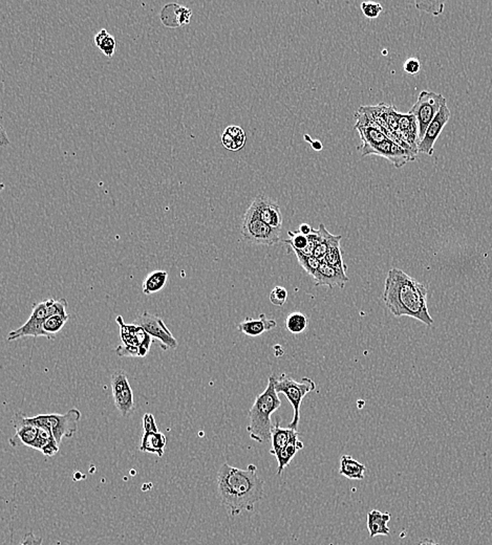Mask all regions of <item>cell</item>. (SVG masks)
Instances as JSON below:
<instances>
[{"label": "cell", "mask_w": 492, "mask_h": 545, "mask_svg": "<svg viewBox=\"0 0 492 545\" xmlns=\"http://www.w3.org/2000/svg\"><path fill=\"white\" fill-rule=\"evenodd\" d=\"M428 288L400 269H391L384 282L382 300L397 318L410 317L432 326L434 319L427 306Z\"/></svg>", "instance_id": "6da1fadb"}, {"label": "cell", "mask_w": 492, "mask_h": 545, "mask_svg": "<svg viewBox=\"0 0 492 545\" xmlns=\"http://www.w3.org/2000/svg\"><path fill=\"white\" fill-rule=\"evenodd\" d=\"M264 485L255 465L242 470L225 463L218 470V496L231 517L242 512H252L255 503L264 499Z\"/></svg>", "instance_id": "7a4b0ae2"}, {"label": "cell", "mask_w": 492, "mask_h": 545, "mask_svg": "<svg viewBox=\"0 0 492 545\" xmlns=\"http://www.w3.org/2000/svg\"><path fill=\"white\" fill-rule=\"evenodd\" d=\"M274 374L270 376L264 391L257 395L249 411V422L247 431L252 441L262 444L271 441L272 435V421L271 415L281 408V400L275 389Z\"/></svg>", "instance_id": "3957f363"}, {"label": "cell", "mask_w": 492, "mask_h": 545, "mask_svg": "<svg viewBox=\"0 0 492 545\" xmlns=\"http://www.w3.org/2000/svg\"><path fill=\"white\" fill-rule=\"evenodd\" d=\"M81 420V412L76 408L69 409L65 415L50 413L39 415L34 417H28V421L41 428L51 431L52 437L59 446L65 437H72L78 430V422Z\"/></svg>", "instance_id": "277c9868"}, {"label": "cell", "mask_w": 492, "mask_h": 545, "mask_svg": "<svg viewBox=\"0 0 492 545\" xmlns=\"http://www.w3.org/2000/svg\"><path fill=\"white\" fill-rule=\"evenodd\" d=\"M316 384L310 378H303L301 382L293 380L286 373L281 374L275 381V389L277 393H283L289 402L291 403L294 411L292 422L289 424L288 428L298 429L299 420H301V406L303 398L308 393L315 391Z\"/></svg>", "instance_id": "5b68a950"}, {"label": "cell", "mask_w": 492, "mask_h": 545, "mask_svg": "<svg viewBox=\"0 0 492 545\" xmlns=\"http://www.w3.org/2000/svg\"><path fill=\"white\" fill-rule=\"evenodd\" d=\"M281 230L274 229L262 222L249 207L242 225V235L245 240L253 245L274 246L279 242Z\"/></svg>", "instance_id": "8992f818"}, {"label": "cell", "mask_w": 492, "mask_h": 545, "mask_svg": "<svg viewBox=\"0 0 492 545\" xmlns=\"http://www.w3.org/2000/svg\"><path fill=\"white\" fill-rule=\"evenodd\" d=\"M446 105V99L441 94L423 91L420 93L417 102L410 108V115L415 116L419 126V141L423 140L428 126L432 123L442 107ZM420 144V143H419Z\"/></svg>", "instance_id": "52a82bcc"}, {"label": "cell", "mask_w": 492, "mask_h": 545, "mask_svg": "<svg viewBox=\"0 0 492 545\" xmlns=\"http://www.w3.org/2000/svg\"><path fill=\"white\" fill-rule=\"evenodd\" d=\"M49 310H47V300L38 302L33 305L32 314L30 318L21 327L13 330L8 335V341L18 340L26 337H45L49 340H55L56 337L47 334L45 330V322L49 318Z\"/></svg>", "instance_id": "ba28073f"}, {"label": "cell", "mask_w": 492, "mask_h": 545, "mask_svg": "<svg viewBox=\"0 0 492 545\" xmlns=\"http://www.w3.org/2000/svg\"><path fill=\"white\" fill-rule=\"evenodd\" d=\"M357 149L362 152V157L376 154L386 157L396 168L403 167L408 162L415 161V157H417V154L406 150V149L398 145L395 142L391 141L389 139L378 144V145H360L358 146Z\"/></svg>", "instance_id": "9c48e42d"}, {"label": "cell", "mask_w": 492, "mask_h": 545, "mask_svg": "<svg viewBox=\"0 0 492 545\" xmlns=\"http://www.w3.org/2000/svg\"><path fill=\"white\" fill-rule=\"evenodd\" d=\"M111 385L116 408L123 417H128L135 409V397L125 372H113Z\"/></svg>", "instance_id": "30bf717a"}, {"label": "cell", "mask_w": 492, "mask_h": 545, "mask_svg": "<svg viewBox=\"0 0 492 545\" xmlns=\"http://www.w3.org/2000/svg\"><path fill=\"white\" fill-rule=\"evenodd\" d=\"M137 324L143 327L152 338L159 341L162 349H176L178 347V340L174 338V335L159 317L146 310L143 314L140 315L139 318L137 319Z\"/></svg>", "instance_id": "8fae6325"}, {"label": "cell", "mask_w": 492, "mask_h": 545, "mask_svg": "<svg viewBox=\"0 0 492 545\" xmlns=\"http://www.w3.org/2000/svg\"><path fill=\"white\" fill-rule=\"evenodd\" d=\"M250 208L262 222L274 229L281 230L283 214H281V208L268 196L259 194L251 203Z\"/></svg>", "instance_id": "7c38bea8"}, {"label": "cell", "mask_w": 492, "mask_h": 545, "mask_svg": "<svg viewBox=\"0 0 492 545\" xmlns=\"http://www.w3.org/2000/svg\"><path fill=\"white\" fill-rule=\"evenodd\" d=\"M450 116H452V113H450V109L448 108L447 104L444 105L440 111H439L438 115L435 117L432 123L428 126L423 140L420 142L419 146H418V152L432 155L437 139L441 135L445 125L449 121Z\"/></svg>", "instance_id": "4fadbf2b"}, {"label": "cell", "mask_w": 492, "mask_h": 545, "mask_svg": "<svg viewBox=\"0 0 492 545\" xmlns=\"http://www.w3.org/2000/svg\"><path fill=\"white\" fill-rule=\"evenodd\" d=\"M13 426L15 428V435L10 439L11 445H23L34 449L38 439V427L28 422V417L21 412H17L13 417Z\"/></svg>", "instance_id": "5bb4252c"}, {"label": "cell", "mask_w": 492, "mask_h": 545, "mask_svg": "<svg viewBox=\"0 0 492 545\" xmlns=\"http://www.w3.org/2000/svg\"><path fill=\"white\" fill-rule=\"evenodd\" d=\"M355 118L357 120L355 129L362 137V145L375 146L388 140V137L380 129L379 125L369 119L367 113L358 109L355 113Z\"/></svg>", "instance_id": "9a60e30c"}, {"label": "cell", "mask_w": 492, "mask_h": 545, "mask_svg": "<svg viewBox=\"0 0 492 545\" xmlns=\"http://www.w3.org/2000/svg\"><path fill=\"white\" fill-rule=\"evenodd\" d=\"M117 323L121 330V339L124 345L142 348L144 352H150L152 345V337L146 332V330L140 325L124 323L121 316L117 317Z\"/></svg>", "instance_id": "2e32d148"}, {"label": "cell", "mask_w": 492, "mask_h": 545, "mask_svg": "<svg viewBox=\"0 0 492 545\" xmlns=\"http://www.w3.org/2000/svg\"><path fill=\"white\" fill-rule=\"evenodd\" d=\"M313 279L315 280V286H329L331 288H343L347 282H349L347 271L330 266L325 262H321L320 266Z\"/></svg>", "instance_id": "e0dca14e"}, {"label": "cell", "mask_w": 492, "mask_h": 545, "mask_svg": "<svg viewBox=\"0 0 492 545\" xmlns=\"http://www.w3.org/2000/svg\"><path fill=\"white\" fill-rule=\"evenodd\" d=\"M192 11L178 4H166L160 13L162 23L167 28H180L189 25Z\"/></svg>", "instance_id": "ac0fdd59"}, {"label": "cell", "mask_w": 492, "mask_h": 545, "mask_svg": "<svg viewBox=\"0 0 492 545\" xmlns=\"http://www.w3.org/2000/svg\"><path fill=\"white\" fill-rule=\"evenodd\" d=\"M298 430L281 428V422H275V424L273 425L272 435H271L270 454L275 456L279 451L283 450L289 444L298 441Z\"/></svg>", "instance_id": "d6986e66"}, {"label": "cell", "mask_w": 492, "mask_h": 545, "mask_svg": "<svg viewBox=\"0 0 492 545\" xmlns=\"http://www.w3.org/2000/svg\"><path fill=\"white\" fill-rule=\"evenodd\" d=\"M276 321L267 318L266 315H259V318H246L237 325V330L242 334L249 337H259L264 332L274 330L276 327Z\"/></svg>", "instance_id": "ffe728a7"}, {"label": "cell", "mask_w": 492, "mask_h": 545, "mask_svg": "<svg viewBox=\"0 0 492 545\" xmlns=\"http://www.w3.org/2000/svg\"><path fill=\"white\" fill-rule=\"evenodd\" d=\"M391 515L389 513H382L378 510H371L367 513V525L369 538L376 536H389L388 522Z\"/></svg>", "instance_id": "44dd1931"}, {"label": "cell", "mask_w": 492, "mask_h": 545, "mask_svg": "<svg viewBox=\"0 0 492 545\" xmlns=\"http://www.w3.org/2000/svg\"><path fill=\"white\" fill-rule=\"evenodd\" d=\"M167 444V439L162 432L144 433L141 439L140 451L144 453H152L159 457L164 455V449Z\"/></svg>", "instance_id": "7402d4cb"}, {"label": "cell", "mask_w": 492, "mask_h": 545, "mask_svg": "<svg viewBox=\"0 0 492 545\" xmlns=\"http://www.w3.org/2000/svg\"><path fill=\"white\" fill-rule=\"evenodd\" d=\"M247 137L244 129L236 125H230L225 129L222 135V144L229 151L240 150L246 144Z\"/></svg>", "instance_id": "603a6c76"}, {"label": "cell", "mask_w": 492, "mask_h": 545, "mask_svg": "<svg viewBox=\"0 0 492 545\" xmlns=\"http://www.w3.org/2000/svg\"><path fill=\"white\" fill-rule=\"evenodd\" d=\"M367 467L360 461L354 459L351 455H342L340 459L339 474L352 481H362L365 476Z\"/></svg>", "instance_id": "cb8c5ba5"}, {"label": "cell", "mask_w": 492, "mask_h": 545, "mask_svg": "<svg viewBox=\"0 0 492 545\" xmlns=\"http://www.w3.org/2000/svg\"><path fill=\"white\" fill-rule=\"evenodd\" d=\"M318 233V244H317L316 248H315L313 256L316 257L317 259L323 260L325 258V254L329 252L332 247L335 246L337 244H340L341 238L342 237L340 235H333V234L329 233L323 223L319 225Z\"/></svg>", "instance_id": "d4e9b609"}, {"label": "cell", "mask_w": 492, "mask_h": 545, "mask_svg": "<svg viewBox=\"0 0 492 545\" xmlns=\"http://www.w3.org/2000/svg\"><path fill=\"white\" fill-rule=\"evenodd\" d=\"M303 446H305V445H303V442H301L298 439V441L289 444V445L286 446L283 450L279 451V452L275 455V457H276L277 459V463H279V466H277V476H281V475L283 474L284 470L290 465L291 461H293L296 453L298 452L299 450H301V449H303Z\"/></svg>", "instance_id": "484cf974"}, {"label": "cell", "mask_w": 492, "mask_h": 545, "mask_svg": "<svg viewBox=\"0 0 492 545\" xmlns=\"http://www.w3.org/2000/svg\"><path fill=\"white\" fill-rule=\"evenodd\" d=\"M168 280V274L166 271H155L148 274L143 282V293L145 295H152L163 290Z\"/></svg>", "instance_id": "4316f807"}, {"label": "cell", "mask_w": 492, "mask_h": 545, "mask_svg": "<svg viewBox=\"0 0 492 545\" xmlns=\"http://www.w3.org/2000/svg\"><path fill=\"white\" fill-rule=\"evenodd\" d=\"M95 43L105 56L111 58L115 54L117 43L115 37L111 36L106 30H101L95 36Z\"/></svg>", "instance_id": "83f0119b"}, {"label": "cell", "mask_w": 492, "mask_h": 545, "mask_svg": "<svg viewBox=\"0 0 492 545\" xmlns=\"http://www.w3.org/2000/svg\"><path fill=\"white\" fill-rule=\"evenodd\" d=\"M308 324H309V321H308L307 316L298 312L292 313L286 319V330L293 335H299L306 332Z\"/></svg>", "instance_id": "f1b7e54d"}, {"label": "cell", "mask_w": 492, "mask_h": 545, "mask_svg": "<svg viewBox=\"0 0 492 545\" xmlns=\"http://www.w3.org/2000/svg\"><path fill=\"white\" fill-rule=\"evenodd\" d=\"M289 240H284L293 251L303 252L309 246V236L303 235L301 232L289 231Z\"/></svg>", "instance_id": "f546056e"}, {"label": "cell", "mask_w": 492, "mask_h": 545, "mask_svg": "<svg viewBox=\"0 0 492 545\" xmlns=\"http://www.w3.org/2000/svg\"><path fill=\"white\" fill-rule=\"evenodd\" d=\"M295 253V256L298 260L299 264L301 268L306 271L312 278L316 275L317 271H318L319 266H320L321 262L323 260L317 259L314 256L303 255V254L299 253L297 251H293Z\"/></svg>", "instance_id": "4dcf8cb0"}, {"label": "cell", "mask_w": 492, "mask_h": 545, "mask_svg": "<svg viewBox=\"0 0 492 545\" xmlns=\"http://www.w3.org/2000/svg\"><path fill=\"white\" fill-rule=\"evenodd\" d=\"M323 262L330 264V266L341 269V270H347V264L343 262L342 251H341L340 244H337L335 246L332 247V248L329 249V252L325 254Z\"/></svg>", "instance_id": "1f68e13d"}, {"label": "cell", "mask_w": 492, "mask_h": 545, "mask_svg": "<svg viewBox=\"0 0 492 545\" xmlns=\"http://www.w3.org/2000/svg\"><path fill=\"white\" fill-rule=\"evenodd\" d=\"M69 316H52L45 320V330L47 334L55 336L62 330L65 324L69 320Z\"/></svg>", "instance_id": "d6a6232c"}, {"label": "cell", "mask_w": 492, "mask_h": 545, "mask_svg": "<svg viewBox=\"0 0 492 545\" xmlns=\"http://www.w3.org/2000/svg\"><path fill=\"white\" fill-rule=\"evenodd\" d=\"M47 304L50 317L69 316V314L67 313V301L65 298L60 300H47Z\"/></svg>", "instance_id": "836d02e7"}, {"label": "cell", "mask_w": 492, "mask_h": 545, "mask_svg": "<svg viewBox=\"0 0 492 545\" xmlns=\"http://www.w3.org/2000/svg\"><path fill=\"white\" fill-rule=\"evenodd\" d=\"M270 302L275 306L285 305L286 299H288V291L284 286H275L270 293Z\"/></svg>", "instance_id": "e575fe53"}, {"label": "cell", "mask_w": 492, "mask_h": 545, "mask_svg": "<svg viewBox=\"0 0 492 545\" xmlns=\"http://www.w3.org/2000/svg\"><path fill=\"white\" fill-rule=\"evenodd\" d=\"M362 11L365 17L369 19L378 18L382 11H384V6L377 2H362Z\"/></svg>", "instance_id": "d590c367"}, {"label": "cell", "mask_w": 492, "mask_h": 545, "mask_svg": "<svg viewBox=\"0 0 492 545\" xmlns=\"http://www.w3.org/2000/svg\"><path fill=\"white\" fill-rule=\"evenodd\" d=\"M119 356H145L147 352H144L142 348L137 347H130V345H120L116 348Z\"/></svg>", "instance_id": "8d00e7d4"}, {"label": "cell", "mask_w": 492, "mask_h": 545, "mask_svg": "<svg viewBox=\"0 0 492 545\" xmlns=\"http://www.w3.org/2000/svg\"><path fill=\"white\" fill-rule=\"evenodd\" d=\"M143 430L144 433L159 432V428L156 420L152 413H145L143 417Z\"/></svg>", "instance_id": "74e56055"}, {"label": "cell", "mask_w": 492, "mask_h": 545, "mask_svg": "<svg viewBox=\"0 0 492 545\" xmlns=\"http://www.w3.org/2000/svg\"><path fill=\"white\" fill-rule=\"evenodd\" d=\"M403 69L406 71V73L410 74H417L419 73L420 69H421V63H420L419 59L414 58V57L408 58L404 62Z\"/></svg>", "instance_id": "f35d334b"}, {"label": "cell", "mask_w": 492, "mask_h": 545, "mask_svg": "<svg viewBox=\"0 0 492 545\" xmlns=\"http://www.w3.org/2000/svg\"><path fill=\"white\" fill-rule=\"evenodd\" d=\"M305 140L307 142H309L310 145H311V147L314 149V150L316 151H320L323 150V143H321L319 140H313L311 137H310L309 135H305Z\"/></svg>", "instance_id": "ab89813d"}, {"label": "cell", "mask_w": 492, "mask_h": 545, "mask_svg": "<svg viewBox=\"0 0 492 545\" xmlns=\"http://www.w3.org/2000/svg\"><path fill=\"white\" fill-rule=\"evenodd\" d=\"M36 536L33 533H28L23 537V539L19 542L18 545H34L35 540H36Z\"/></svg>", "instance_id": "60d3db41"}, {"label": "cell", "mask_w": 492, "mask_h": 545, "mask_svg": "<svg viewBox=\"0 0 492 545\" xmlns=\"http://www.w3.org/2000/svg\"><path fill=\"white\" fill-rule=\"evenodd\" d=\"M313 230L314 229H313L309 223H301V225H299L298 231L301 232V234H303V235L309 236L311 235Z\"/></svg>", "instance_id": "b9f144b4"}, {"label": "cell", "mask_w": 492, "mask_h": 545, "mask_svg": "<svg viewBox=\"0 0 492 545\" xmlns=\"http://www.w3.org/2000/svg\"><path fill=\"white\" fill-rule=\"evenodd\" d=\"M418 545H441L439 544H437V542L432 541V540L426 539L423 540V541L420 542Z\"/></svg>", "instance_id": "7bdbcfd3"}, {"label": "cell", "mask_w": 492, "mask_h": 545, "mask_svg": "<svg viewBox=\"0 0 492 545\" xmlns=\"http://www.w3.org/2000/svg\"><path fill=\"white\" fill-rule=\"evenodd\" d=\"M43 539L41 537H37L35 540L34 545H43Z\"/></svg>", "instance_id": "ee69618b"}]
</instances>
